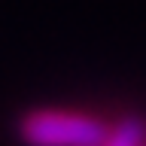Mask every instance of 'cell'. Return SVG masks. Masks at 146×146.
<instances>
[{
    "instance_id": "2",
    "label": "cell",
    "mask_w": 146,
    "mask_h": 146,
    "mask_svg": "<svg viewBox=\"0 0 146 146\" xmlns=\"http://www.w3.org/2000/svg\"><path fill=\"white\" fill-rule=\"evenodd\" d=\"M100 146H146V122L140 116H125L113 131H107Z\"/></svg>"
},
{
    "instance_id": "1",
    "label": "cell",
    "mask_w": 146,
    "mask_h": 146,
    "mask_svg": "<svg viewBox=\"0 0 146 146\" xmlns=\"http://www.w3.org/2000/svg\"><path fill=\"white\" fill-rule=\"evenodd\" d=\"M18 134L27 146H100L107 128L100 119L85 113L36 110L21 119Z\"/></svg>"
}]
</instances>
